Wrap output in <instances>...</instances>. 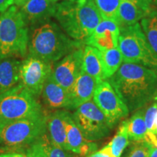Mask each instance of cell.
<instances>
[{
	"label": "cell",
	"instance_id": "cell-8",
	"mask_svg": "<svg viewBox=\"0 0 157 157\" xmlns=\"http://www.w3.org/2000/svg\"><path fill=\"white\" fill-rule=\"evenodd\" d=\"M71 114L74 122L90 141L107 137L112 129L106 117L93 99L82 104Z\"/></svg>",
	"mask_w": 157,
	"mask_h": 157
},
{
	"label": "cell",
	"instance_id": "cell-13",
	"mask_svg": "<svg viewBox=\"0 0 157 157\" xmlns=\"http://www.w3.org/2000/svg\"><path fill=\"white\" fill-rule=\"evenodd\" d=\"M152 0H121L116 22L119 28L134 25L152 10Z\"/></svg>",
	"mask_w": 157,
	"mask_h": 157
},
{
	"label": "cell",
	"instance_id": "cell-9",
	"mask_svg": "<svg viewBox=\"0 0 157 157\" xmlns=\"http://www.w3.org/2000/svg\"><path fill=\"white\" fill-rule=\"evenodd\" d=\"M93 101L106 117L112 129L129 115L128 108L108 80H104L98 84Z\"/></svg>",
	"mask_w": 157,
	"mask_h": 157
},
{
	"label": "cell",
	"instance_id": "cell-7",
	"mask_svg": "<svg viewBox=\"0 0 157 157\" xmlns=\"http://www.w3.org/2000/svg\"><path fill=\"white\" fill-rule=\"evenodd\" d=\"M118 48L124 63L143 65L157 73V56L151 48L138 23L119 28Z\"/></svg>",
	"mask_w": 157,
	"mask_h": 157
},
{
	"label": "cell",
	"instance_id": "cell-1",
	"mask_svg": "<svg viewBox=\"0 0 157 157\" xmlns=\"http://www.w3.org/2000/svg\"><path fill=\"white\" fill-rule=\"evenodd\" d=\"M107 80L129 112L143 109L157 98V73L143 65L124 63Z\"/></svg>",
	"mask_w": 157,
	"mask_h": 157
},
{
	"label": "cell",
	"instance_id": "cell-21",
	"mask_svg": "<svg viewBox=\"0 0 157 157\" xmlns=\"http://www.w3.org/2000/svg\"><path fill=\"white\" fill-rule=\"evenodd\" d=\"M144 110L135 111L129 119H127V132L129 139L132 142L145 141L147 136V127L144 119Z\"/></svg>",
	"mask_w": 157,
	"mask_h": 157
},
{
	"label": "cell",
	"instance_id": "cell-6",
	"mask_svg": "<svg viewBox=\"0 0 157 157\" xmlns=\"http://www.w3.org/2000/svg\"><path fill=\"white\" fill-rule=\"evenodd\" d=\"M45 114L36 98L21 84L0 95V127Z\"/></svg>",
	"mask_w": 157,
	"mask_h": 157
},
{
	"label": "cell",
	"instance_id": "cell-27",
	"mask_svg": "<svg viewBox=\"0 0 157 157\" xmlns=\"http://www.w3.org/2000/svg\"><path fill=\"white\" fill-rule=\"evenodd\" d=\"M46 157H76L71 154L69 151L64 150L60 147L57 146L51 142L48 138L46 143Z\"/></svg>",
	"mask_w": 157,
	"mask_h": 157
},
{
	"label": "cell",
	"instance_id": "cell-35",
	"mask_svg": "<svg viewBox=\"0 0 157 157\" xmlns=\"http://www.w3.org/2000/svg\"><path fill=\"white\" fill-rule=\"evenodd\" d=\"M53 1L56 2H58V0H53Z\"/></svg>",
	"mask_w": 157,
	"mask_h": 157
},
{
	"label": "cell",
	"instance_id": "cell-20",
	"mask_svg": "<svg viewBox=\"0 0 157 157\" xmlns=\"http://www.w3.org/2000/svg\"><path fill=\"white\" fill-rule=\"evenodd\" d=\"M82 71L101 82L105 79L101 52L94 47L87 45L84 48Z\"/></svg>",
	"mask_w": 157,
	"mask_h": 157
},
{
	"label": "cell",
	"instance_id": "cell-17",
	"mask_svg": "<svg viewBox=\"0 0 157 157\" xmlns=\"http://www.w3.org/2000/svg\"><path fill=\"white\" fill-rule=\"evenodd\" d=\"M41 95L47 107L52 109L71 110L68 92L54 79L52 74L47 78Z\"/></svg>",
	"mask_w": 157,
	"mask_h": 157
},
{
	"label": "cell",
	"instance_id": "cell-31",
	"mask_svg": "<svg viewBox=\"0 0 157 157\" xmlns=\"http://www.w3.org/2000/svg\"><path fill=\"white\" fill-rule=\"evenodd\" d=\"M149 157H157V148L156 147H151Z\"/></svg>",
	"mask_w": 157,
	"mask_h": 157
},
{
	"label": "cell",
	"instance_id": "cell-14",
	"mask_svg": "<svg viewBox=\"0 0 157 157\" xmlns=\"http://www.w3.org/2000/svg\"><path fill=\"white\" fill-rule=\"evenodd\" d=\"M56 2L53 0H29L20 8L27 25L45 23L56 14Z\"/></svg>",
	"mask_w": 157,
	"mask_h": 157
},
{
	"label": "cell",
	"instance_id": "cell-29",
	"mask_svg": "<svg viewBox=\"0 0 157 157\" xmlns=\"http://www.w3.org/2000/svg\"><path fill=\"white\" fill-rule=\"evenodd\" d=\"M13 4V0H0V13H3Z\"/></svg>",
	"mask_w": 157,
	"mask_h": 157
},
{
	"label": "cell",
	"instance_id": "cell-18",
	"mask_svg": "<svg viewBox=\"0 0 157 157\" xmlns=\"http://www.w3.org/2000/svg\"><path fill=\"white\" fill-rule=\"evenodd\" d=\"M68 111L57 110L48 115V135L51 142L57 146L68 151L66 142V119Z\"/></svg>",
	"mask_w": 157,
	"mask_h": 157
},
{
	"label": "cell",
	"instance_id": "cell-22",
	"mask_svg": "<svg viewBox=\"0 0 157 157\" xmlns=\"http://www.w3.org/2000/svg\"><path fill=\"white\" fill-rule=\"evenodd\" d=\"M141 28L151 48L157 56V9H152L141 20Z\"/></svg>",
	"mask_w": 157,
	"mask_h": 157
},
{
	"label": "cell",
	"instance_id": "cell-11",
	"mask_svg": "<svg viewBox=\"0 0 157 157\" xmlns=\"http://www.w3.org/2000/svg\"><path fill=\"white\" fill-rule=\"evenodd\" d=\"M83 51L82 47L75 49L52 66L54 79L68 92L82 71Z\"/></svg>",
	"mask_w": 157,
	"mask_h": 157
},
{
	"label": "cell",
	"instance_id": "cell-23",
	"mask_svg": "<svg viewBox=\"0 0 157 157\" xmlns=\"http://www.w3.org/2000/svg\"><path fill=\"white\" fill-rule=\"evenodd\" d=\"M103 59L104 74L105 79H109L121 66L123 58L119 48H113L111 50L101 51Z\"/></svg>",
	"mask_w": 157,
	"mask_h": 157
},
{
	"label": "cell",
	"instance_id": "cell-25",
	"mask_svg": "<svg viewBox=\"0 0 157 157\" xmlns=\"http://www.w3.org/2000/svg\"><path fill=\"white\" fill-rule=\"evenodd\" d=\"M103 19L116 21L121 0H94Z\"/></svg>",
	"mask_w": 157,
	"mask_h": 157
},
{
	"label": "cell",
	"instance_id": "cell-26",
	"mask_svg": "<svg viewBox=\"0 0 157 157\" xmlns=\"http://www.w3.org/2000/svg\"><path fill=\"white\" fill-rule=\"evenodd\" d=\"M151 147L146 141L134 142L128 157H149Z\"/></svg>",
	"mask_w": 157,
	"mask_h": 157
},
{
	"label": "cell",
	"instance_id": "cell-28",
	"mask_svg": "<svg viewBox=\"0 0 157 157\" xmlns=\"http://www.w3.org/2000/svg\"><path fill=\"white\" fill-rule=\"evenodd\" d=\"M86 157H116L113 156V154L111 152V148L110 146L109 143L103 147V148L99 151H96L93 154L88 155Z\"/></svg>",
	"mask_w": 157,
	"mask_h": 157
},
{
	"label": "cell",
	"instance_id": "cell-5",
	"mask_svg": "<svg viewBox=\"0 0 157 157\" xmlns=\"http://www.w3.org/2000/svg\"><path fill=\"white\" fill-rule=\"evenodd\" d=\"M48 115L21 119L0 127V145L9 150L24 151L48 133Z\"/></svg>",
	"mask_w": 157,
	"mask_h": 157
},
{
	"label": "cell",
	"instance_id": "cell-15",
	"mask_svg": "<svg viewBox=\"0 0 157 157\" xmlns=\"http://www.w3.org/2000/svg\"><path fill=\"white\" fill-rule=\"evenodd\" d=\"M66 127L68 151L85 157L96 151L97 144L84 137L69 112L66 116Z\"/></svg>",
	"mask_w": 157,
	"mask_h": 157
},
{
	"label": "cell",
	"instance_id": "cell-16",
	"mask_svg": "<svg viewBox=\"0 0 157 157\" xmlns=\"http://www.w3.org/2000/svg\"><path fill=\"white\" fill-rule=\"evenodd\" d=\"M98 84L99 82L95 78L82 71L68 91L71 110L76 109L82 104L92 100Z\"/></svg>",
	"mask_w": 157,
	"mask_h": 157
},
{
	"label": "cell",
	"instance_id": "cell-24",
	"mask_svg": "<svg viewBox=\"0 0 157 157\" xmlns=\"http://www.w3.org/2000/svg\"><path fill=\"white\" fill-rule=\"evenodd\" d=\"M129 136L127 132V119L121 122L117 135L109 143L111 152L116 157H120L126 147L129 144Z\"/></svg>",
	"mask_w": 157,
	"mask_h": 157
},
{
	"label": "cell",
	"instance_id": "cell-12",
	"mask_svg": "<svg viewBox=\"0 0 157 157\" xmlns=\"http://www.w3.org/2000/svg\"><path fill=\"white\" fill-rule=\"evenodd\" d=\"M120 29L113 20L102 19L90 36L84 43L94 47L100 51H105L118 48Z\"/></svg>",
	"mask_w": 157,
	"mask_h": 157
},
{
	"label": "cell",
	"instance_id": "cell-2",
	"mask_svg": "<svg viewBox=\"0 0 157 157\" xmlns=\"http://www.w3.org/2000/svg\"><path fill=\"white\" fill-rule=\"evenodd\" d=\"M55 16L68 36L83 42L103 19L94 0L62 2L56 5Z\"/></svg>",
	"mask_w": 157,
	"mask_h": 157
},
{
	"label": "cell",
	"instance_id": "cell-34",
	"mask_svg": "<svg viewBox=\"0 0 157 157\" xmlns=\"http://www.w3.org/2000/svg\"><path fill=\"white\" fill-rule=\"evenodd\" d=\"M2 60V56H1V53H0V60Z\"/></svg>",
	"mask_w": 157,
	"mask_h": 157
},
{
	"label": "cell",
	"instance_id": "cell-30",
	"mask_svg": "<svg viewBox=\"0 0 157 157\" xmlns=\"http://www.w3.org/2000/svg\"><path fill=\"white\" fill-rule=\"evenodd\" d=\"M0 157H28L24 152H10L0 154Z\"/></svg>",
	"mask_w": 157,
	"mask_h": 157
},
{
	"label": "cell",
	"instance_id": "cell-32",
	"mask_svg": "<svg viewBox=\"0 0 157 157\" xmlns=\"http://www.w3.org/2000/svg\"><path fill=\"white\" fill-rule=\"evenodd\" d=\"M28 1L29 0H13L15 5L18 6V7H21V6L24 5V4Z\"/></svg>",
	"mask_w": 157,
	"mask_h": 157
},
{
	"label": "cell",
	"instance_id": "cell-3",
	"mask_svg": "<svg viewBox=\"0 0 157 157\" xmlns=\"http://www.w3.org/2000/svg\"><path fill=\"white\" fill-rule=\"evenodd\" d=\"M29 46L30 56L53 63L82 48V42L71 39L56 23L45 22L33 31Z\"/></svg>",
	"mask_w": 157,
	"mask_h": 157
},
{
	"label": "cell",
	"instance_id": "cell-19",
	"mask_svg": "<svg viewBox=\"0 0 157 157\" xmlns=\"http://www.w3.org/2000/svg\"><path fill=\"white\" fill-rule=\"evenodd\" d=\"M21 62L15 58L0 60V95L19 84Z\"/></svg>",
	"mask_w": 157,
	"mask_h": 157
},
{
	"label": "cell",
	"instance_id": "cell-10",
	"mask_svg": "<svg viewBox=\"0 0 157 157\" xmlns=\"http://www.w3.org/2000/svg\"><path fill=\"white\" fill-rule=\"evenodd\" d=\"M52 71V63L29 56L21 62L19 84L34 97L38 98L42 94L44 84Z\"/></svg>",
	"mask_w": 157,
	"mask_h": 157
},
{
	"label": "cell",
	"instance_id": "cell-4",
	"mask_svg": "<svg viewBox=\"0 0 157 157\" xmlns=\"http://www.w3.org/2000/svg\"><path fill=\"white\" fill-rule=\"evenodd\" d=\"M29 29L16 6L0 15V53L2 59L23 57L28 50Z\"/></svg>",
	"mask_w": 157,
	"mask_h": 157
},
{
	"label": "cell",
	"instance_id": "cell-33",
	"mask_svg": "<svg viewBox=\"0 0 157 157\" xmlns=\"http://www.w3.org/2000/svg\"><path fill=\"white\" fill-rule=\"evenodd\" d=\"M154 128H155V134H156V135H157V114H156V119H155Z\"/></svg>",
	"mask_w": 157,
	"mask_h": 157
}]
</instances>
